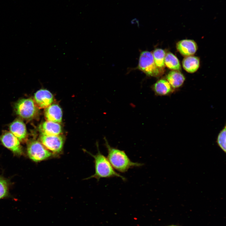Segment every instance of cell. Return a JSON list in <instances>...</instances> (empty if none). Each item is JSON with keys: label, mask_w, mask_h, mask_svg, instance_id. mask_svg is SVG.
Listing matches in <instances>:
<instances>
[{"label": "cell", "mask_w": 226, "mask_h": 226, "mask_svg": "<svg viewBox=\"0 0 226 226\" xmlns=\"http://www.w3.org/2000/svg\"><path fill=\"white\" fill-rule=\"evenodd\" d=\"M104 139L107 151V158L116 170L124 173L130 169L143 165L142 163L132 162L124 151L111 147L105 137Z\"/></svg>", "instance_id": "cell-1"}, {"label": "cell", "mask_w": 226, "mask_h": 226, "mask_svg": "<svg viewBox=\"0 0 226 226\" xmlns=\"http://www.w3.org/2000/svg\"><path fill=\"white\" fill-rule=\"evenodd\" d=\"M97 153L95 155L89 153L94 159L95 173L89 178H95L99 180L100 178L117 177L125 181L126 178L116 172L113 168L107 158L100 151L97 143Z\"/></svg>", "instance_id": "cell-2"}, {"label": "cell", "mask_w": 226, "mask_h": 226, "mask_svg": "<svg viewBox=\"0 0 226 226\" xmlns=\"http://www.w3.org/2000/svg\"><path fill=\"white\" fill-rule=\"evenodd\" d=\"M138 68L146 75L152 77H159L164 73V68L156 66L153 54L148 51H144L141 54Z\"/></svg>", "instance_id": "cell-3"}, {"label": "cell", "mask_w": 226, "mask_h": 226, "mask_svg": "<svg viewBox=\"0 0 226 226\" xmlns=\"http://www.w3.org/2000/svg\"><path fill=\"white\" fill-rule=\"evenodd\" d=\"M38 109L34 100L31 98L21 99L15 105L16 113L25 119L30 120L35 117L38 113Z\"/></svg>", "instance_id": "cell-4"}, {"label": "cell", "mask_w": 226, "mask_h": 226, "mask_svg": "<svg viewBox=\"0 0 226 226\" xmlns=\"http://www.w3.org/2000/svg\"><path fill=\"white\" fill-rule=\"evenodd\" d=\"M27 153L29 158L35 162L46 160L52 155L41 143L36 140L32 141L28 143Z\"/></svg>", "instance_id": "cell-5"}, {"label": "cell", "mask_w": 226, "mask_h": 226, "mask_svg": "<svg viewBox=\"0 0 226 226\" xmlns=\"http://www.w3.org/2000/svg\"><path fill=\"white\" fill-rule=\"evenodd\" d=\"M41 143L52 153H58L62 151L64 139L61 135L47 136L41 134L40 138Z\"/></svg>", "instance_id": "cell-6"}, {"label": "cell", "mask_w": 226, "mask_h": 226, "mask_svg": "<svg viewBox=\"0 0 226 226\" xmlns=\"http://www.w3.org/2000/svg\"><path fill=\"white\" fill-rule=\"evenodd\" d=\"M3 145L15 155L20 156L23 151L19 140L10 132L5 131L0 137Z\"/></svg>", "instance_id": "cell-7"}, {"label": "cell", "mask_w": 226, "mask_h": 226, "mask_svg": "<svg viewBox=\"0 0 226 226\" xmlns=\"http://www.w3.org/2000/svg\"><path fill=\"white\" fill-rule=\"evenodd\" d=\"M34 100L38 108H46L52 104L53 96L49 90L40 89L35 93Z\"/></svg>", "instance_id": "cell-8"}, {"label": "cell", "mask_w": 226, "mask_h": 226, "mask_svg": "<svg viewBox=\"0 0 226 226\" xmlns=\"http://www.w3.org/2000/svg\"><path fill=\"white\" fill-rule=\"evenodd\" d=\"M178 51L183 56H191L194 54L197 49L196 42L191 40H183L179 41L176 44Z\"/></svg>", "instance_id": "cell-9"}, {"label": "cell", "mask_w": 226, "mask_h": 226, "mask_svg": "<svg viewBox=\"0 0 226 226\" xmlns=\"http://www.w3.org/2000/svg\"><path fill=\"white\" fill-rule=\"evenodd\" d=\"M44 115L47 121L60 123L62 120V112L60 107L56 104H51L45 108Z\"/></svg>", "instance_id": "cell-10"}, {"label": "cell", "mask_w": 226, "mask_h": 226, "mask_svg": "<svg viewBox=\"0 0 226 226\" xmlns=\"http://www.w3.org/2000/svg\"><path fill=\"white\" fill-rule=\"evenodd\" d=\"M39 128L41 134L47 136L60 135L62 131L61 126L58 123L47 121L42 123Z\"/></svg>", "instance_id": "cell-11"}, {"label": "cell", "mask_w": 226, "mask_h": 226, "mask_svg": "<svg viewBox=\"0 0 226 226\" xmlns=\"http://www.w3.org/2000/svg\"><path fill=\"white\" fill-rule=\"evenodd\" d=\"M10 132L20 141L25 140L27 135L25 125L21 120L17 119L13 121L10 125Z\"/></svg>", "instance_id": "cell-12"}, {"label": "cell", "mask_w": 226, "mask_h": 226, "mask_svg": "<svg viewBox=\"0 0 226 226\" xmlns=\"http://www.w3.org/2000/svg\"><path fill=\"white\" fill-rule=\"evenodd\" d=\"M152 89L155 94L159 96H166L173 91V88L170 83L165 79H160L153 86Z\"/></svg>", "instance_id": "cell-13"}, {"label": "cell", "mask_w": 226, "mask_h": 226, "mask_svg": "<svg viewBox=\"0 0 226 226\" xmlns=\"http://www.w3.org/2000/svg\"><path fill=\"white\" fill-rule=\"evenodd\" d=\"M166 78L173 89H177L181 87L185 79L183 74L177 70L170 72L167 75Z\"/></svg>", "instance_id": "cell-14"}, {"label": "cell", "mask_w": 226, "mask_h": 226, "mask_svg": "<svg viewBox=\"0 0 226 226\" xmlns=\"http://www.w3.org/2000/svg\"><path fill=\"white\" fill-rule=\"evenodd\" d=\"M184 69L189 73H194L198 69L200 66V60L198 57L193 56L185 57L182 61Z\"/></svg>", "instance_id": "cell-15"}, {"label": "cell", "mask_w": 226, "mask_h": 226, "mask_svg": "<svg viewBox=\"0 0 226 226\" xmlns=\"http://www.w3.org/2000/svg\"><path fill=\"white\" fill-rule=\"evenodd\" d=\"M165 65L169 68L173 70L179 71L181 69L180 62L174 54L171 52L166 54L165 57Z\"/></svg>", "instance_id": "cell-16"}, {"label": "cell", "mask_w": 226, "mask_h": 226, "mask_svg": "<svg viewBox=\"0 0 226 226\" xmlns=\"http://www.w3.org/2000/svg\"><path fill=\"white\" fill-rule=\"evenodd\" d=\"M153 55L156 66L159 68H164L165 67V57L166 55L164 51L158 48L154 50Z\"/></svg>", "instance_id": "cell-17"}, {"label": "cell", "mask_w": 226, "mask_h": 226, "mask_svg": "<svg viewBox=\"0 0 226 226\" xmlns=\"http://www.w3.org/2000/svg\"><path fill=\"white\" fill-rule=\"evenodd\" d=\"M9 182L8 179L0 176V200L9 196Z\"/></svg>", "instance_id": "cell-18"}, {"label": "cell", "mask_w": 226, "mask_h": 226, "mask_svg": "<svg viewBox=\"0 0 226 226\" xmlns=\"http://www.w3.org/2000/svg\"><path fill=\"white\" fill-rule=\"evenodd\" d=\"M226 128L225 126L219 133L216 140L218 146L225 153L226 151Z\"/></svg>", "instance_id": "cell-19"}, {"label": "cell", "mask_w": 226, "mask_h": 226, "mask_svg": "<svg viewBox=\"0 0 226 226\" xmlns=\"http://www.w3.org/2000/svg\"></svg>", "instance_id": "cell-20"}]
</instances>
